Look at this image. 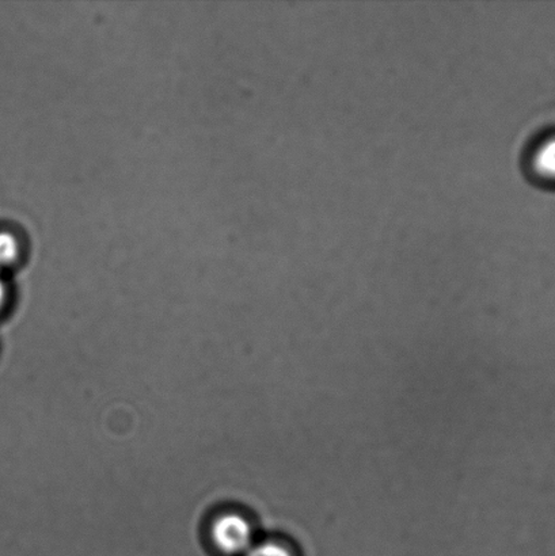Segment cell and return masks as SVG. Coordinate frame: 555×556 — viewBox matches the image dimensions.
I'll return each instance as SVG.
<instances>
[{"label": "cell", "instance_id": "obj_1", "mask_svg": "<svg viewBox=\"0 0 555 556\" xmlns=\"http://www.w3.org/2000/svg\"><path fill=\"white\" fill-rule=\"evenodd\" d=\"M211 538L222 554L230 556H243L255 542L252 522L238 514L220 516L212 526Z\"/></svg>", "mask_w": 555, "mask_h": 556}, {"label": "cell", "instance_id": "obj_2", "mask_svg": "<svg viewBox=\"0 0 555 556\" xmlns=\"http://www.w3.org/2000/svg\"><path fill=\"white\" fill-rule=\"evenodd\" d=\"M243 556H299L295 547L285 539H265L254 542Z\"/></svg>", "mask_w": 555, "mask_h": 556}, {"label": "cell", "instance_id": "obj_3", "mask_svg": "<svg viewBox=\"0 0 555 556\" xmlns=\"http://www.w3.org/2000/svg\"><path fill=\"white\" fill-rule=\"evenodd\" d=\"M537 172L547 178H555V139L545 141L534 156Z\"/></svg>", "mask_w": 555, "mask_h": 556}, {"label": "cell", "instance_id": "obj_4", "mask_svg": "<svg viewBox=\"0 0 555 556\" xmlns=\"http://www.w3.org/2000/svg\"><path fill=\"white\" fill-rule=\"evenodd\" d=\"M18 255V243L9 232H0V266L10 265Z\"/></svg>", "mask_w": 555, "mask_h": 556}, {"label": "cell", "instance_id": "obj_5", "mask_svg": "<svg viewBox=\"0 0 555 556\" xmlns=\"http://www.w3.org/2000/svg\"><path fill=\"white\" fill-rule=\"evenodd\" d=\"M4 299H5V288H4L2 278H0V307H2Z\"/></svg>", "mask_w": 555, "mask_h": 556}]
</instances>
